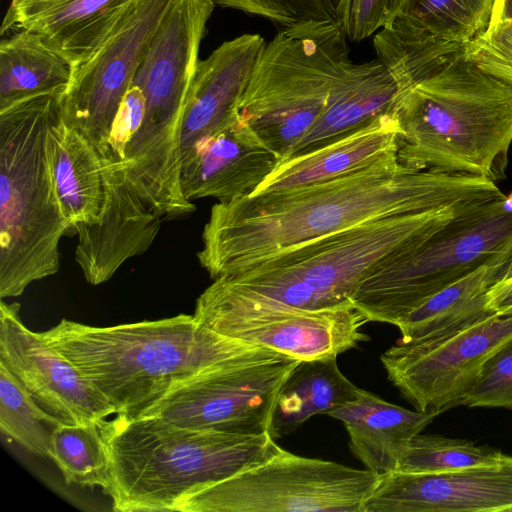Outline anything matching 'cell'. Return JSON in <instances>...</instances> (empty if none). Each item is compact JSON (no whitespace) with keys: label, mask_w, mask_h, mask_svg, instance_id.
<instances>
[{"label":"cell","mask_w":512,"mask_h":512,"mask_svg":"<svg viewBox=\"0 0 512 512\" xmlns=\"http://www.w3.org/2000/svg\"><path fill=\"white\" fill-rule=\"evenodd\" d=\"M337 356L300 360L285 380L271 418L269 434L277 440L305 421L356 399L363 389L339 369Z\"/></svg>","instance_id":"25"},{"label":"cell","mask_w":512,"mask_h":512,"mask_svg":"<svg viewBox=\"0 0 512 512\" xmlns=\"http://www.w3.org/2000/svg\"><path fill=\"white\" fill-rule=\"evenodd\" d=\"M511 255L487 262L426 299L398 322L400 338L413 340L437 334L489 313L486 293Z\"/></svg>","instance_id":"28"},{"label":"cell","mask_w":512,"mask_h":512,"mask_svg":"<svg viewBox=\"0 0 512 512\" xmlns=\"http://www.w3.org/2000/svg\"><path fill=\"white\" fill-rule=\"evenodd\" d=\"M510 512H512V509L510 510Z\"/></svg>","instance_id":"40"},{"label":"cell","mask_w":512,"mask_h":512,"mask_svg":"<svg viewBox=\"0 0 512 512\" xmlns=\"http://www.w3.org/2000/svg\"><path fill=\"white\" fill-rule=\"evenodd\" d=\"M35 1H46V0H12L10 6H18Z\"/></svg>","instance_id":"39"},{"label":"cell","mask_w":512,"mask_h":512,"mask_svg":"<svg viewBox=\"0 0 512 512\" xmlns=\"http://www.w3.org/2000/svg\"><path fill=\"white\" fill-rule=\"evenodd\" d=\"M265 42L259 34H242L199 60L186 99L182 154L239 117L240 100Z\"/></svg>","instance_id":"19"},{"label":"cell","mask_w":512,"mask_h":512,"mask_svg":"<svg viewBox=\"0 0 512 512\" xmlns=\"http://www.w3.org/2000/svg\"><path fill=\"white\" fill-rule=\"evenodd\" d=\"M104 202L97 221L77 231L75 261L89 284L108 281L130 258L144 254L156 239L161 217L129 184L122 162L102 154Z\"/></svg>","instance_id":"17"},{"label":"cell","mask_w":512,"mask_h":512,"mask_svg":"<svg viewBox=\"0 0 512 512\" xmlns=\"http://www.w3.org/2000/svg\"><path fill=\"white\" fill-rule=\"evenodd\" d=\"M194 316L223 336L298 359L338 356L369 340L362 314L347 304L309 310L241 292L215 279L198 297Z\"/></svg>","instance_id":"10"},{"label":"cell","mask_w":512,"mask_h":512,"mask_svg":"<svg viewBox=\"0 0 512 512\" xmlns=\"http://www.w3.org/2000/svg\"><path fill=\"white\" fill-rule=\"evenodd\" d=\"M215 6L214 0H173L163 16L132 82L145 98V113L131 140L137 149L181 150L186 99Z\"/></svg>","instance_id":"12"},{"label":"cell","mask_w":512,"mask_h":512,"mask_svg":"<svg viewBox=\"0 0 512 512\" xmlns=\"http://www.w3.org/2000/svg\"><path fill=\"white\" fill-rule=\"evenodd\" d=\"M398 96L395 78L379 59L353 62L323 116L285 161L317 151L393 113Z\"/></svg>","instance_id":"22"},{"label":"cell","mask_w":512,"mask_h":512,"mask_svg":"<svg viewBox=\"0 0 512 512\" xmlns=\"http://www.w3.org/2000/svg\"><path fill=\"white\" fill-rule=\"evenodd\" d=\"M440 414L409 410L362 390L328 416L343 423L354 457L380 475L397 469L408 442Z\"/></svg>","instance_id":"21"},{"label":"cell","mask_w":512,"mask_h":512,"mask_svg":"<svg viewBox=\"0 0 512 512\" xmlns=\"http://www.w3.org/2000/svg\"><path fill=\"white\" fill-rule=\"evenodd\" d=\"M398 161L413 169L503 175L512 143V84L463 51L397 99Z\"/></svg>","instance_id":"4"},{"label":"cell","mask_w":512,"mask_h":512,"mask_svg":"<svg viewBox=\"0 0 512 512\" xmlns=\"http://www.w3.org/2000/svg\"><path fill=\"white\" fill-rule=\"evenodd\" d=\"M406 0H342L341 25L347 38L359 42L391 24Z\"/></svg>","instance_id":"35"},{"label":"cell","mask_w":512,"mask_h":512,"mask_svg":"<svg viewBox=\"0 0 512 512\" xmlns=\"http://www.w3.org/2000/svg\"><path fill=\"white\" fill-rule=\"evenodd\" d=\"M117 512L177 511L195 493L265 462L281 448L269 433L245 435L181 427L156 416L99 423Z\"/></svg>","instance_id":"5"},{"label":"cell","mask_w":512,"mask_h":512,"mask_svg":"<svg viewBox=\"0 0 512 512\" xmlns=\"http://www.w3.org/2000/svg\"><path fill=\"white\" fill-rule=\"evenodd\" d=\"M216 5L262 17L279 28L309 21L341 25L342 0H214Z\"/></svg>","instance_id":"32"},{"label":"cell","mask_w":512,"mask_h":512,"mask_svg":"<svg viewBox=\"0 0 512 512\" xmlns=\"http://www.w3.org/2000/svg\"><path fill=\"white\" fill-rule=\"evenodd\" d=\"M502 207L505 211L512 213V193H510L508 196H505L504 200L502 201Z\"/></svg>","instance_id":"38"},{"label":"cell","mask_w":512,"mask_h":512,"mask_svg":"<svg viewBox=\"0 0 512 512\" xmlns=\"http://www.w3.org/2000/svg\"><path fill=\"white\" fill-rule=\"evenodd\" d=\"M172 1L133 0L96 50L74 65L62 97V119L101 154L107 148L121 102Z\"/></svg>","instance_id":"13"},{"label":"cell","mask_w":512,"mask_h":512,"mask_svg":"<svg viewBox=\"0 0 512 512\" xmlns=\"http://www.w3.org/2000/svg\"><path fill=\"white\" fill-rule=\"evenodd\" d=\"M74 64L37 33L20 29L0 42V109L42 94L65 92Z\"/></svg>","instance_id":"26"},{"label":"cell","mask_w":512,"mask_h":512,"mask_svg":"<svg viewBox=\"0 0 512 512\" xmlns=\"http://www.w3.org/2000/svg\"><path fill=\"white\" fill-rule=\"evenodd\" d=\"M299 361L284 357L201 374L175 387L146 416L191 429L269 433L279 392Z\"/></svg>","instance_id":"14"},{"label":"cell","mask_w":512,"mask_h":512,"mask_svg":"<svg viewBox=\"0 0 512 512\" xmlns=\"http://www.w3.org/2000/svg\"><path fill=\"white\" fill-rule=\"evenodd\" d=\"M50 163L55 192L66 222L65 236L99 218L104 202V168L96 146L66 124L50 129Z\"/></svg>","instance_id":"24"},{"label":"cell","mask_w":512,"mask_h":512,"mask_svg":"<svg viewBox=\"0 0 512 512\" xmlns=\"http://www.w3.org/2000/svg\"><path fill=\"white\" fill-rule=\"evenodd\" d=\"M507 457L496 448L464 439L417 434L406 445L397 471L437 473L497 463Z\"/></svg>","instance_id":"31"},{"label":"cell","mask_w":512,"mask_h":512,"mask_svg":"<svg viewBox=\"0 0 512 512\" xmlns=\"http://www.w3.org/2000/svg\"><path fill=\"white\" fill-rule=\"evenodd\" d=\"M494 0H406L374 38L466 44L488 26Z\"/></svg>","instance_id":"27"},{"label":"cell","mask_w":512,"mask_h":512,"mask_svg":"<svg viewBox=\"0 0 512 512\" xmlns=\"http://www.w3.org/2000/svg\"><path fill=\"white\" fill-rule=\"evenodd\" d=\"M499 193L489 178L409 168L395 154L331 180L218 201L197 257L215 280L371 220Z\"/></svg>","instance_id":"1"},{"label":"cell","mask_w":512,"mask_h":512,"mask_svg":"<svg viewBox=\"0 0 512 512\" xmlns=\"http://www.w3.org/2000/svg\"><path fill=\"white\" fill-rule=\"evenodd\" d=\"M379 474L282 449L186 499L179 512H363Z\"/></svg>","instance_id":"9"},{"label":"cell","mask_w":512,"mask_h":512,"mask_svg":"<svg viewBox=\"0 0 512 512\" xmlns=\"http://www.w3.org/2000/svg\"><path fill=\"white\" fill-rule=\"evenodd\" d=\"M48 457L67 484L106 488L110 461L99 423L59 424L51 433Z\"/></svg>","instance_id":"29"},{"label":"cell","mask_w":512,"mask_h":512,"mask_svg":"<svg viewBox=\"0 0 512 512\" xmlns=\"http://www.w3.org/2000/svg\"><path fill=\"white\" fill-rule=\"evenodd\" d=\"M460 405L512 409V339L488 359Z\"/></svg>","instance_id":"34"},{"label":"cell","mask_w":512,"mask_h":512,"mask_svg":"<svg viewBox=\"0 0 512 512\" xmlns=\"http://www.w3.org/2000/svg\"><path fill=\"white\" fill-rule=\"evenodd\" d=\"M463 55L482 71L512 84V20H491L465 44Z\"/></svg>","instance_id":"33"},{"label":"cell","mask_w":512,"mask_h":512,"mask_svg":"<svg viewBox=\"0 0 512 512\" xmlns=\"http://www.w3.org/2000/svg\"><path fill=\"white\" fill-rule=\"evenodd\" d=\"M352 63L340 24L280 28L258 54L240 118L283 162L323 116Z\"/></svg>","instance_id":"7"},{"label":"cell","mask_w":512,"mask_h":512,"mask_svg":"<svg viewBox=\"0 0 512 512\" xmlns=\"http://www.w3.org/2000/svg\"><path fill=\"white\" fill-rule=\"evenodd\" d=\"M57 425L18 379L0 363L1 432L28 452L46 457L52 430Z\"/></svg>","instance_id":"30"},{"label":"cell","mask_w":512,"mask_h":512,"mask_svg":"<svg viewBox=\"0 0 512 512\" xmlns=\"http://www.w3.org/2000/svg\"><path fill=\"white\" fill-rule=\"evenodd\" d=\"M39 334L129 420L201 374L289 357L216 333L194 314L107 327L62 319Z\"/></svg>","instance_id":"2"},{"label":"cell","mask_w":512,"mask_h":512,"mask_svg":"<svg viewBox=\"0 0 512 512\" xmlns=\"http://www.w3.org/2000/svg\"><path fill=\"white\" fill-rule=\"evenodd\" d=\"M496 199L467 198L436 208L371 220L221 277L249 295L300 309L352 304L360 283L391 257L450 232Z\"/></svg>","instance_id":"3"},{"label":"cell","mask_w":512,"mask_h":512,"mask_svg":"<svg viewBox=\"0 0 512 512\" xmlns=\"http://www.w3.org/2000/svg\"><path fill=\"white\" fill-rule=\"evenodd\" d=\"M133 0H46L9 6L1 36L37 33L74 65L87 59L123 17Z\"/></svg>","instance_id":"20"},{"label":"cell","mask_w":512,"mask_h":512,"mask_svg":"<svg viewBox=\"0 0 512 512\" xmlns=\"http://www.w3.org/2000/svg\"><path fill=\"white\" fill-rule=\"evenodd\" d=\"M512 339V315H485L413 340L399 338L380 361L388 380L416 410L459 406L488 359Z\"/></svg>","instance_id":"11"},{"label":"cell","mask_w":512,"mask_h":512,"mask_svg":"<svg viewBox=\"0 0 512 512\" xmlns=\"http://www.w3.org/2000/svg\"><path fill=\"white\" fill-rule=\"evenodd\" d=\"M512 456L437 473L380 474L363 512H510Z\"/></svg>","instance_id":"16"},{"label":"cell","mask_w":512,"mask_h":512,"mask_svg":"<svg viewBox=\"0 0 512 512\" xmlns=\"http://www.w3.org/2000/svg\"><path fill=\"white\" fill-rule=\"evenodd\" d=\"M503 200L445 235L388 259L360 283L353 306L367 322L396 326L436 292L512 252V213L503 209Z\"/></svg>","instance_id":"8"},{"label":"cell","mask_w":512,"mask_h":512,"mask_svg":"<svg viewBox=\"0 0 512 512\" xmlns=\"http://www.w3.org/2000/svg\"><path fill=\"white\" fill-rule=\"evenodd\" d=\"M64 92L0 109V297L58 272L66 222L50 163V129Z\"/></svg>","instance_id":"6"},{"label":"cell","mask_w":512,"mask_h":512,"mask_svg":"<svg viewBox=\"0 0 512 512\" xmlns=\"http://www.w3.org/2000/svg\"><path fill=\"white\" fill-rule=\"evenodd\" d=\"M398 133L394 113L382 115L317 151L280 163L253 193L307 186L374 165L397 154Z\"/></svg>","instance_id":"23"},{"label":"cell","mask_w":512,"mask_h":512,"mask_svg":"<svg viewBox=\"0 0 512 512\" xmlns=\"http://www.w3.org/2000/svg\"><path fill=\"white\" fill-rule=\"evenodd\" d=\"M512 20V0H494L490 20Z\"/></svg>","instance_id":"37"},{"label":"cell","mask_w":512,"mask_h":512,"mask_svg":"<svg viewBox=\"0 0 512 512\" xmlns=\"http://www.w3.org/2000/svg\"><path fill=\"white\" fill-rule=\"evenodd\" d=\"M485 308L489 313L512 315V262L511 257L502 273L486 293Z\"/></svg>","instance_id":"36"},{"label":"cell","mask_w":512,"mask_h":512,"mask_svg":"<svg viewBox=\"0 0 512 512\" xmlns=\"http://www.w3.org/2000/svg\"><path fill=\"white\" fill-rule=\"evenodd\" d=\"M17 303H0V363L58 425L100 423L115 408L66 357L29 330Z\"/></svg>","instance_id":"15"},{"label":"cell","mask_w":512,"mask_h":512,"mask_svg":"<svg viewBox=\"0 0 512 512\" xmlns=\"http://www.w3.org/2000/svg\"><path fill=\"white\" fill-rule=\"evenodd\" d=\"M280 162L239 115L182 154V190L190 202L242 198L252 194Z\"/></svg>","instance_id":"18"}]
</instances>
